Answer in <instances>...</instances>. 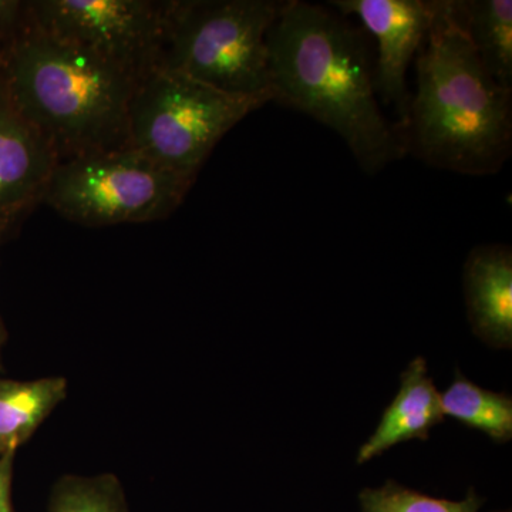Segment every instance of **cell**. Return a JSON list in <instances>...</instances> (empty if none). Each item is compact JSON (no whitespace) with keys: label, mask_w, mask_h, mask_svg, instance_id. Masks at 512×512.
Returning <instances> with one entry per match:
<instances>
[{"label":"cell","mask_w":512,"mask_h":512,"mask_svg":"<svg viewBox=\"0 0 512 512\" xmlns=\"http://www.w3.org/2000/svg\"><path fill=\"white\" fill-rule=\"evenodd\" d=\"M272 101L335 131L359 167L376 175L404 151L380 109L366 36L323 6L288 0L268 37Z\"/></svg>","instance_id":"1"},{"label":"cell","mask_w":512,"mask_h":512,"mask_svg":"<svg viewBox=\"0 0 512 512\" xmlns=\"http://www.w3.org/2000/svg\"><path fill=\"white\" fill-rule=\"evenodd\" d=\"M402 137L406 153L471 177L497 174L511 156L512 90L481 66L456 0L433 2Z\"/></svg>","instance_id":"2"},{"label":"cell","mask_w":512,"mask_h":512,"mask_svg":"<svg viewBox=\"0 0 512 512\" xmlns=\"http://www.w3.org/2000/svg\"><path fill=\"white\" fill-rule=\"evenodd\" d=\"M0 79L10 101L57 160L128 147V107L137 80L29 19L13 36Z\"/></svg>","instance_id":"3"},{"label":"cell","mask_w":512,"mask_h":512,"mask_svg":"<svg viewBox=\"0 0 512 512\" xmlns=\"http://www.w3.org/2000/svg\"><path fill=\"white\" fill-rule=\"evenodd\" d=\"M282 0H171L160 69L272 101L268 37Z\"/></svg>","instance_id":"4"},{"label":"cell","mask_w":512,"mask_h":512,"mask_svg":"<svg viewBox=\"0 0 512 512\" xmlns=\"http://www.w3.org/2000/svg\"><path fill=\"white\" fill-rule=\"evenodd\" d=\"M264 104L157 67L131 96L128 147L195 181L225 134Z\"/></svg>","instance_id":"5"},{"label":"cell","mask_w":512,"mask_h":512,"mask_svg":"<svg viewBox=\"0 0 512 512\" xmlns=\"http://www.w3.org/2000/svg\"><path fill=\"white\" fill-rule=\"evenodd\" d=\"M194 183L124 147L59 161L42 201L83 227L144 224L170 217Z\"/></svg>","instance_id":"6"},{"label":"cell","mask_w":512,"mask_h":512,"mask_svg":"<svg viewBox=\"0 0 512 512\" xmlns=\"http://www.w3.org/2000/svg\"><path fill=\"white\" fill-rule=\"evenodd\" d=\"M171 0H35L29 19L47 35L84 47L137 82L157 69Z\"/></svg>","instance_id":"7"},{"label":"cell","mask_w":512,"mask_h":512,"mask_svg":"<svg viewBox=\"0 0 512 512\" xmlns=\"http://www.w3.org/2000/svg\"><path fill=\"white\" fill-rule=\"evenodd\" d=\"M340 15L355 16L375 36L377 59L375 87L384 104L394 106L403 134L407 123L410 94L407 72L429 33L433 2L424 0H335L329 2ZM403 140V137H402Z\"/></svg>","instance_id":"8"},{"label":"cell","mask_w":512,"mask_h":512,"mask_svg":"<svg viewBox=\"0 0 512 512\" xmlns=\"http://www.w3.org/2000/svg\"><path fill=\"white\" fill-rule=\"evenodd\" d=\"M57 163L45 138L15 109L0 79V231L43 200Z\"/></svg>","instance_id":"9"},{"label":"cell","mask_w":512,"mask_h":512,"mask_svg":"<svg viewBox=\"0 0 512 512\" xmlns=\"http://www.w3.org/2000/svg\"><path fill=\"white\" fill-rule=\"evenodd\" d=\"M468 319L477 338L512 348V252L505 245L474 248L464 264Z\"/></svg>","instance_id":"10"},{"label":"cell","mask_w":512,"mask_h":512,"mask_svg":"<svg viewBox=\"0 0 512 512\" xmlns=\"http://www.w3.org/2000/svg\"><path fill=\"white\" fill-rule=\"evenodd\" d=\"M400 390L384 410L375 433L359 448L357 464L382 456L407 441L430 439V430L443 423L440 393L429 376L424 357H416L400 376Z\"/></svg>","instance_id":"11"},{"label":"cell","mask_w":512,"mask_h":512,"mask_svg":"<svg viewBox=\"0 0 512 512\" xmlns=\"http://www.w3.org/2000/svg\"><path fill=\"white\" fill-rule=\"evenodd\" d=\"M464 32L488 76L512 90L511 0H456Z\"/></svg>","instance_id":"12"},{"label":"cell","mask_w":512,"mask_h":512,"mask_svg":"<svg viewBox=\"0 0 512 512\" xmlns=\"http://www.w3.org/2000/svg\"><path fill=\"white\" fill-rule=\"evenodd\" d=\"M63 377L0 379V457L16 453L66 396Z\"/></svg>","instance_id":"13"},{"label":"cell","mask_w":512,"mask_h":512,"mask_svg":"<svg viewBox=\"0 0 512 512\" xmlns=\"http://www.w3.org/2000/svg\"><path fill=\"white\" fill-rule=\"evenodd\" d=\"M444 416L487 434L494 443L512 439V397L483 389L456 370L453 383L440 394Z\"/></svg>","instance_id":"14"},{"label":"cell","mask_w":512,"mask_h":512,"mask_svg":"<svg viewBox=\"0 0 512 512\" xmlns=\"http://www.w3.org/2000/svg\"><path fill=\"white\" fill-rule=\"evenodd\" d=\"M359 500L363 512H478L484 503L474 488L463 501H450L410 490L393 480L380 488H366Z\"/></svg>","instance_id":"15"},{"label":"cell","mask_w":512,"mask_h":512,"mask_svg":"<svg viewBox=\"0 0 512 512\" xmlns=\"http://www.w3.org/2000/svg\"><path fill=\"white\" fill-rule=\"evenodd\" d=\"M50 512H127L119 480L99 477H66L56 485Z\"/></svg>","instance_id":"16"},{"label":"cell","mask_w":512,"mask_h":512,"mask_svg":"<svg viewBox=\"0 0 512 512\" xmlns=\"http://www.w3.org/2000/svg\"><path fill=\"white\" fill-rule=\"evenodd\" d=\"M13 461H15V453L0 457V512H13Z\"/></svg>","instance_id":"17"},{"label":"cell","mask_w":512,"mask_h":512,"mask_svg":"<svg viewBox=\"0 0 512 512\" xmlns=\"http://www.w3.org/2000/svg\"><path fill=\"white\" fill-rule=\"evenodd\" d=\"M8 45V37H6L5 32L0 28V62H2L3 55H5L6 47H8Z\"/></svg>","instance_id":"18"},{"label":"cell","mask_w":512,"mask_h":512,"mask_svg":"<svg viewBox=\"0 0 512 512\" xmlns=\"http://www.w3.org/2000/svg\"><path fill=\"white\" fill-rule=\"evenodd\" d=\"M3 340V328L2 325H0V343H2Z\"/></svg>","instance_id":"19"},{"label":"cell","mask_w":512,"mask_h":512,"mask_svg":"<svg viewBox=\"0 0 512 512\" xmlns=\"http://www.w3.org/2000/svg\"><path fill=\"white\" fill-rule=\"evenodd\" d=\"M0 63H2V62H0Z\"/></svg>","instance_id":"20"}]
</instances>
